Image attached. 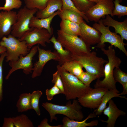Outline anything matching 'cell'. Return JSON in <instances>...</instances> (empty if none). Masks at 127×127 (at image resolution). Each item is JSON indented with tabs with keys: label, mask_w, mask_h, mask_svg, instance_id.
<instances>
[{
	"label": "cell",
	"mask_w": 127,
	"mask_h": 127,
	"mask_svg": "<svg viewBox=\"0 0 127 127\" xmlns=\"http://www.w3.org/2000/svg\"><path fill=\"white\" fill-rule=\"evenodd\" d=\"M100 48L107 57L108 61L104 67V78L102 80L97 79L94 85V88H104L119 93V91L116 87V82L114 78L113 71L115 68L119 67L122 61L119 58L116 56L115 51L113 48V46L109 45L107 50L105 49L104 47Z\"/></svg>",
	"instance_id": "obj_1"
},
{
	"label": "cell",
	"mask_w": 127,
	"mask_h": 127,
	"mask_svg": "<svg viewBox=\"0 0 127 127\" xmlns=\"http://www.w3.org/2000/svg\"><path fill=\"white\" fill-rule=\"evenodd\" d=\"M57 70L60 75L64 89V94L67 100L78 98L86 93L91 87L85 86L75 76L72 75L57 65Z\"/></svg>",
	"instance_id": "obj_2"
},
{
	"label": "cell",
	"mask_w": 127,
	"mask_h": 127,
	"mask_svg": "<svg viewBox=\"0 0 127 127\" xmlns=\"http://www.w3.org/2000/svg\"><path fill=\"white\" fill-rule=\"evenodd\" d=\"M42 106L49 113L51 122L54 120H57L56 116L57 114L65 115L70 119L77 121L82 120L84 117L81 111L82 106L78 100H73L72 103L69 101L66 105H59L45 102L42 103Z\"/></svg>",
	"instance_id": "obj_3"
},
{
	"label": "cell",
	"mask_w": 127,
	"mask_h": 127,
	"mask_svg": "<svg viewBox=\"0 0 127 127\" xmlns=\"http://www.w3.org/2000/svg\"><path fill=\"white\" fill-rule=\"evenodd\" d=\"M57 40L72 55L85 56L91 52L90 46L78 36L67 34L60 30H57Z\"/></svg>",
	"instance_id": "obj_4"
},
{
	"label": "cell",
	"mask_w": 127,
	"mask_h": 127,
	"mask_svg": "<svg viewBox=\"0 0 127 127\" xmlns=\"http://www.w3.org/2000/svg\"><path fill=\"white\" fill-rule=\"evenodd\" d=\"M0 45L6 49L5 58L7 62L17 60L20 56L26 55L30 49L25 41H20L11 34L7 37H3L0 41Z\"/></svg>",
	"instance_id": "obj_5"
},
{
	"label": "cell",
	"mask_w": 127,
	"mask_h": 127,
	"mask_svg": "<svg viewBox=\"0 0 127 127\" xmlns=\"http://www.w3.org/2000/svg\"><path fill=\"white\" fill-rule=\"evenodd\" d=\"M72 57L81 63L87 72L97 76L98 79L104 77V65L108 61L97 56L96 52H91L85 56L72 55Z\"/></svg>",
	"instance_id": "obj_6"
},
{
	"label": "cell",
	"mask_w": 127,
	"mask_h": 127,
	"mask_svg": "<svg viewBox=\"0 0 127 127\" xmlns=\"http://www.w3.org/2000/svg\"><path fill=\"white\" fill-rule=\"evenodd\" d=\"M98 23L95 22L93 25V27L99 31L101 34L100 42L96 47L101 48L104 47V43H108L111 45L118 48L127 56V52L125 46L127 44L124 43L123 40L120 35L115 32H111L109 27L106 26L103 24L102 19L98 22Z\"/></svg>",
	"instance_id": "obj_7"
},
{
	"label": "cell",
	"mask_w": 127,
	"mask_h": 127,
	"mask_svg": "<svg viewBox=\"0 0 127 127\" xmlns=\"http://www.w3.org/2000/svg\"><path fill=\"white\" fill-rule=\"evenodd\" d=\"M38 10L36 8L29 9L25 6L20 8L17 12L16 21L12 27L11 34L20 39L31 30L32 28L29 26L30 20Z\"/></svg>",
	"instance_id": "obj_8"
},
{
	"label": "cell",
	"mask_w": 127,
	"mask_h": 127,
	"mask_svg": "<svg viewBox=\"0 0 127 127\" xmlns=\"http://www.w3.org/2000/svg\"><path fill=\"white\" fill-rule=\"evenodd\" d=\"M38 51V45L34 46L25 56H20L16 61L9 62L8 64L11 68L6 76L5 79H8L12 73L19 69H22L26 75L32 73L33 68L32 60Z\"/></svg>",
	"instance_id": "obj_9"
},
{
	"label": "cell",
	"mask_w": 127,
	"mask_h": 127,
	"mask_svg": "<svg viewBox=\"0 0 127 127\" xmlns=\"http://www.w3.org/2000/svg\"><path fill=\"white\" fill-rule=\"evenodd\" d=\"M52 35L45 29L32 28L19 39L20 41H25L28 47L30 49L36 44L46 47V43H51L50 39Z\"/></svg>",
	"instance_id": "obj_10"
},
{
	"label": "cell",
	"mask_w": 127,
	"mask_h": 127,
	"mask_svg": "<svg viewBox=\"0 0 127 127\" xmlns=\"http://www.w3.org/2000/svg\"><path fill=\"white\" fill-rule=\"evenodd\" d=\"M114 8L113 0H99L95 4L85 13L89 21L97 23L101 18L109 15L113 17L112 12Z\"/></svg>",
	"instance_id": "obj_11"
},
{
	"label": "cell",
	"mask_w": 127,
	"mask_h": 127,
	"mask_svg": "<svg viewBox=\"0 0 127 127\" xmlns=\"http://www.w3.org/2000/svg\"><path fill=\"white\" fill-rule=\"evenodd\" d=\"M108 90L104 88H92L86 93L78 98V102L84 107L96 109L101 103L102 96Z\"/></svg>",
	"instance_id": "obj_12"
},
{
	"label": "cell",
	"mask_w": 127,
	"mask_h": 127,
	"mask_svg": "<svg viewBox=\"0 0 127 127\" xmlns=\"http://www.w3.org/2000/svg\"><path fill=\"white\" fill-rule=\"evenodd\" d=\"M38 50L39 59L33 65L31 76L32 78L41 75L44 66L48 61L53 60L58 62L59 60V57L55 50L52 52L50 50H45L42 49L38 45Z\"/></svg>",
	"instance_id": "obj_13"
},
{
	"label": "cell",
	"mask_w": 127,
	"mask_h": 127,
	"mask_svg": "<svg viewBox=\"0 0 127 127\" xmlns=\"http://www.w3.org/2000/svg\"><path fill=\"white\" fill-rule=\"evenodd\" d=\"M17 14L12 10L0 11V39L10 34L16 21Z\"/></svg>",
	"instance_id": "obj_14"
},
{
	"label": "cell",
	"mask_w": 127,
	"mask_h": 127,
	"mask_svg": "<svg viewBox=\"0 0 127 127\" xmlns=\"http://www.w3.org/2000/svg\"><path fill=\"white\" fill-rule=\"evenodd\" d=\"M79 37L86 44L90 46L99 43L100 41L101 34L93 27L84 21L79 24Z\"/></svg>",
	"instance_id": "obj_15"
},
{
	"label": "cell",
	"mask_w": 127,
	"mask_h": 127,
	"mask_svg": "<svg viewBox=\"0 0 127 127\" xmlns=\"http://www.w3.org/2000/svg\"><path fill=\"white\" fill-rule=\"evenodd\" d=\"M108 103V106L103 111V114L108 117V119L107 121L100 120L103 122L107 124V127H114L118 118L120 116L125 115L126 113L119 109L112 99Z\"/></svg>",
	"instance_id": "obj_16"
},
{
	"label": "cell",
	"mask_w": 127,
	"mask_h": 127,
	"mask_svg": "<svg viewBox=\"0 0 127 127\" xmlns=\"http://www.w3.org/2000/svg\"><path fill=\"white\" fill-rule=\"evenodd\" d=\"M102 20L104 26L113 27L116 33L119 34L123 40H127V18L123 22H119L107 15H106L105 19Z\"/></svg>",
	"instance_id": "obj_17"
},
{
	"label": "cell",
	"mask_w": 127,
	"mask_h": 127,
	"mask_svg": "<svg viewBox=\"0 0 127 127\" xmlns=\"http://www.w3.org/2000/svg\"><path fill=\"white\" fill-rule=\"evenodd\" d=\"M60 11L58 10L51 16L44 18H39L34 16L30 20L29 27L39 29H45L52 35L53 29L52 27L50 26L51 23L54 18L56 16L58 15Z\"/></svg>",
	"instance_id": "obj_18"
},
{
	"label": "cell",
	"mask_w": 127,
	"mask_h": 127,
	"mask_svg": "<svg viewBox=\"0 0 127 127\" xmlns=\"http://www.w3.org/2000/svg\"><path fill=\"white\" fill-rule=\"evenodd\" d=\"M62 0H49L45 8L41 10H38L36 16L40 19L47 18L53 14L56 11H62Z\"/></svg>",
	"instance_id": "obj_19"
},
{
	"label": "cell",
	"mask_w": 127,
	"mask_h": 127,
	"mask_svg": "<svg viewBox=\"0 0 127 127\" xmlns=\"http://www.w3.org/2000/svg\"><path fill=\"white\" fill-rule=\"evenodd\" d=\"M95 113H90L85 119L83 121H77L70 119L65 116L62 120L63 124L62 127H92L97 126L99 123L98 120H96L87 123L86 121L88 119L96 117Z\"/></svg>",
	"instance_id": "obj_20"
},
{
	"label": "cell",
	"mask_w": 127,
	"mask_h": 127,
	"mask_svg": "<svg viewBox=\"0 0 127 127\" xmlns=\"http://www.w3.org/2000/svg\"><path fill=\"white\" fill-rule=\"evenodd\" d=\"M53 44V47L59 57L58 65L61 66L65 63L74 60L72 54L64 49L62 46L53 35L50 39Z\"/></svg>",
	"instance_id": "obj_21"
},
{
	"label": "cell",
	"mask_w": 127,
	"mask_h": 127,
	"mask_svg": "<svg viewBox=\"0 0 127 127\" xmlns=\"http://www.w3.org/2000/svg\"><path fill=\"white\" fill-rule=\"evenodd\" d=\"M60 29L64 32L70 35L79 36V24L67 20H61L60 24Z\"/></svg>",
	"instance_id": "obj_22"
},
{
	"label": "cell",
	"mask_w": 127,
	"mask_h": 127,
	"mask_svg": "<svg viewBox=\"0 0 127 127\" xmlns=\"http://www.w3.org/2000/svg\"><path fill=\"white\" fill-rule=\"evenodd\" d=\"M115 97H119L127 99L126 97L125 96H121L119 93L108 90L102 96L100 105L97 108L94 110L93 112L95 113L96 116L101 115L104 109L107 107V103L110 99Z\"/></svg>",
	"instance_id": "obj_23"
},
{
	"label": "cell",
	"mask_w": 127,
	"mask_h": 127,
	"mask_svg": "<svg viewBox=\"0 0 127 127\" xmlns=\"http://www.w3.org/2000/svg\"><path fill=\"white\" fill-rule=\"evenodd\" d=\"M61 66L64 69L77 77L83 71L82 64L75 60L66 62Z\"/></svg>",
	"instance_id": "obj_24"
},
{
	"label": "cell",
	"mask_w": 127,
	"mask_h": 127,
	"mask_svg": "<svg viewBox=\"0 0 127 127\" xmlns=\"http://www.w3.org/2000/svg\"><path fill=\"white\" fill-rule=\"evenodd\" d=\"M58 15L61 20H68L79 24L84 21L83 18L79 13L69 9L62 10Z\"/></svg>",
	"instance_id": "obj_25"
},
{
	"label": "cell",
	"mask_w": 127,
	"mask_h": 127,
	"mask_svg": "<svg viewBox=\"0 0 127 127\" xmlns=\"http://www.w3.org/2000/svg\"><path fill=\"white\" fill-rule=\"evenodd\" d=\"M31 93L21 94L17 102L16 106L18 112H23L32 109L30 104Z\"/></svg>",
	"instance_id": "obj_26"
},
{
	"label": "cell",
	"mask_w": 127,
	"mask_h": 127,
	"mask_svg": "<svg viewBox=\"0 0 127 127\" xmlns=\"http://www.w3.org/2000/svg\"><path fill=\"white\" fill-rule=\"evenodd\" d=\"M43 93L41 91H33L32 93L30 99V104L32 109L34 110L38 116L41 115L40 110L39 106L40 99Z\"/></svg>",
	"instance_id": "obj_27"
},
{
	"label": "cell",
	"mask_w": 127,
	"mask_h": 127,
	"mask_svg": "<svg viewBox=\"0 0 127 127\" xmlns=\"http://www.w3.org/2000/svg\"><path fill=\"white\" fill-rule=\"evenodd\" d=\"M15 127H33L31 120L25 115L22 114L12 117Z\"/></svg>",
	"instance_id": "obj_28"
},
{
	"label": "cell",
	"mask_w": 127,
	"mask_h": 127,
	"mask_svg": "<svg viewBox=\"0 0 127 127\" xmlns=\"http://www.w3.org/2000/svg\"><path fill=\"white\" fill-rule=\"evenodd\" d=\"M75 7L85 15L86 13L96 3L88 0H71Z\"/></svg>",
	"instance_id": "obj_29"
},
{
	"label": "cell",
	"mask_w": 127,
	"mask_h": 127,
	"mask_svg": "<svg viewBox=\"0 0 127 127\" xmlns=\"http://www.w3.org/2000/svg\"><path fill=\"white\" fill-rule=\"evenodd\" d=\"M49 0H24L25 6L29 9L36 8L38 10L44 9Z\"/></svg>",
	"instance_id": "obj_30"
},
{
	"label": "cell",
	"mask_w": 127,
	"mask_h": 127,
	"mask_svg": "<svg viewBox=\"0 0 127 127\" xmlns=\"http://www.w3.org/2000/svg\"><path fill=\"white\" fill-rule=\"evenodd\" d=\"M122 0H114L113 1L114 8L112 12L114 16L116 15L120 18L122 16L127 15V7L120 4Z\"/></svg>",
	"instance_id": "obj_31"
},
{
	"label": "cell",
	"mask_w": 127,
	"mask_h": 127,
	"mask_svg": "<svg viewBox=\"0 0 127 127\" xmlns=\"http://www.w3.org/2000/svg\"><path fill=\"white\" fill-rule=\"evenodd\" d=\"M113 75L116 82H119L123 86L127 85V74L122 71L119 67L114 69Z\"/></svg>",
	"instance_id": "obj_32"
},
{
	"label": "cell",
	"mask_w": 127,
	"mask_h": 127,
	"mask_svg": "<svg viewBox=\"0 0 127 127\" xmlns=\"http://www.w3.org/2000/svg\"><path fill=\"white\" fill-rule=\"evenodd\" d=\"M5 4L3 7L0 6V10L9 11L14 9H18L22 5L20 0H5Z\"/></svg>",
	"instance_id": "obj_33"
},
{
	"label": "cell",
	"mask_w": 127,
	"mask_h": 127,
	"mask_svg": "<svg viewBox=\"0 0 127 127\" xmlns=\"http://www.w3.org/2000/svg\"><path fill=\"white\" fill-rule=\"evenodd\" d=\"M77 78L85 86L88 87H90V84L92 81L98 79L97 76L84 71Z\"/></svg>",
	"instance_id": "obj_34"
},
{
	"label": "cell",
	"mask_w": 127,
	"mask_h": 127,
	"mask_svg": "<svg viewBox=\"0 0 127 127\" xmlns=\"http://www.w3.org/2000/svg\"><path fill=\"white\" fill-rule=\"evenodd\" d=\"M62 10L65 9H69L76 12L79 13L87 22L89 21L85 15L79 11L75 7L71 0H62Z\"/></svg>",
	"instance_id": "obj_35"
},
{
	"label": "cell",
	"mask_w": 127,
	"mask_h": 127,
	"mask_svg": "<svg viewBox=\"0 0 127 127\" xmlns=\"http://www.w3.org/2000/svg\"><path fill=\"white\" fill-rule=\"evenodd\" d=\"M0 56V102L3 99V64L4 60L6 55V52L1 54Z\"/></svg>",
	"instance_id": "obj_36"
},
{
	"label": "cell",
	"mask_w": 127,
	"mask_h": 127,
	"mask_svg": "<svg viewBox=\"0 0 127 127\" xmlns=\"http://www.w3.org/2000/svg\"><path fill=\"white\" fill-rule=\"evenodd\" d=\"M52 82L64 94V91L63 82L59 71H57L54 73L53 75Z\"/></svg>",
	"instance_id": "obj_37"
},
{
	"label": "cell",
	"mask_w": 127,
	"mask_h": 127,
	"mask_svg": "<svg viewBox=\"0 0 127 127\" xmlns=\"http://www.w3.org/2000/svg\"><path fill=\"white\" fill-rule=\"evenodd\" d=\"M45 93L47 99L48 101L51 100L53 96L56 95L63 94L61 91L55 85L50 89H47L45 91Z\"/></svg>",
	"instance_id": "obj_38"
},
{
	"label": "cell",
	"mask_w": 127,
	"mask_h": 127,
	"mask_svg": "<svg viewBox=\"0 0 127 127\" xmlns=\"http://www.w3.org/2000/svg\"><path fill=\"white\" fill-rule=\"evenodd\" d=\"M2 127H15L13 120L12 118L4 117Z\"/></svg>",
	"instance_id": "obj_39"
},
{
	"label": "cell",
	"mask_w": 127,
	"mask_h": 127,
	"mask_svg": "<svg viewBox=\"0 0 127 127\" xmlns=\"http://www.w3.org/2000/svg\"><path fill=\"white\" fill-rule=\"evenodd\" d=\"M48 120L47 118L44 119L41 122L38 127H62V125H59L56 126H51L48 123Z\"/></svg>",
	"instance_id": "obj_40"
},
{
	"label": "cell",
	"mask_w": 127,
	"mask_h": 127,
	"mask_svg": "<svg viewBox=\"0 0 127 127\" xmlns=\"http://www.w3.org/2000/svg\"><path fill=\"white\" fill-rule=\"evenodd\" d=\"M123 87V91L122 93H119L120 95L127 94V85L124 86Z\"/></svg>",
	"instance_id": "obj_41"
},
{
	"label": "cell",
	"mask_w": 127,
	"mask_h": 127,
	"mask_svg": "<svg viewBox=\"0 0 127 127\" xmlns=\"http://www.w3.org/2000/svg\"><path fill=\"white\" fill-rule=\"evenodd\" d=\"M6 49L4 47L0 45V54L6 52Z\"/></svg>",
	"instance_id": "obj_42"
},
{
	"label": "cell",
	"mask_w": 127,
	"mask_h": 127,
	"mask_svg": "<svg viewBox=\"0 0 127 127\" xmlns=\"http://www.w3.org/2000/svg\"><path fill=\"white\" fill-rule=\"evenodd\" d=\"M92 2L96 3L99 0H88Z\"/></svg>",
	"instance_id": "obj_43"
}]
</instances>
